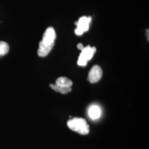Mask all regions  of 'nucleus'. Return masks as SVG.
Instances as JSON below:
<instances>
[{
    "label": "nucleus",
    "instance_id": "nucleus-13",
    "mask_svg": "<svg viewBox=\"0 0 149 149\" xmlns=\"http://www.w3.org/2000/svg\"><path fill=\"white\" fill-rule=\"evenodd\" d=\"M77 47L78 49H79L80 50H81V51L84 49V46L83 45V44H81V43H79V44L77 45Z\"/></svg>",
    "mask_w": 149,
    "mask_h": 149
},
{
    "label": "nucleus",
    "instance_id": "nucleus-11",
    "mask_svg": "<svg viewBox=\"0 0 149 149\" xmlns=\"http://www.w3.org/2000/svg\"><path fill=\"white\" fill-rule=\"evenodd\" d=\"M87 62L88 61L84 58L82 57V56H80L78 58V61H77V64L80 66H85L87 65Z\"/></svg>",
    "mask_w": 149,
    "mask_h": 149
},
{
    "label": "nucleus",
    "instance_id": "nucleus-14",
    "mask_svg": "<svg viewBox=\"0 0 149 149\" xmlns=\"http://www.w3.org/2000/svg\"><path fill=\"white\" fill-rule=\"evenodd\" d=\"M147 37H148V40H149V30H147Z\"/></svg>",
    "mask_w": 149,
    "mask_h": 149
},
{
    "label": "nucleus",
    "instance_id": "nucleus-12",
    "mask_svg": "<svg viewBox=\"0 0 149 149\" xmlns=\"http://www.w3.org/2000/svg\"><path fill=\"white\" fill-rule=\"evenodd\" d=\"M74 32H75V34H76L77 35H83V32L81 29H80V28H78V27H77V28L75 29V30H74Z\"/></svg>",
    "mask_w": 149,
    "mask_h": 149
},
{
    "label": "nucleus",
    "instance_id": "nucleus-7",
    "mask_svg": "<svg viewBox=\"0 0 149 149\" xmlns=\"http://www.w3.org/2000/svg\"><path fill=\"white\" fill-rule=\"evenodd\" d=\"M101 113V110L97 106L94 105L91 107L88 111L89 116L93 119H96L100 117Z\"/></svg>",
    "mask_w": 149,
    "mask_h": 149
},
{
    "label": "nucleus",
    "instance_id": "nucleus-9",
    "mask_svg": "<svg viewBox=\"0 0 149 149\" xmlns=\"http://www.w3.org/2000/svg\"><path fill=\"white\" fill-rule=\"evenodd\" d=\"M50 86L53 90L56 92H60L61 94H65L71 91V87H65L59 86L56 84H50Z\"/></svg>",
    "mask_w": 149,
    "mask_h": 149
},
{
    "label": "nucleus",
    "instance_id": "nucleus-5",
    "mask_svg": "<svg viewBox=\"0 0 149 149\" xmlns=\"http://www.w3.org/2000/svg\"><path fill=\"white\" fill-rule=\"evenodd\" d=\"M96 51V49L95 47H91V46H88L84 47V49L81 51L82 52L80 56L84 58L87 61H88L93 58Z\"/></svg>",
    "mask_w": 149,
    "mask_h": 149
},
{
    "label": "nucleus",
    "instance_id": "nucleus-2",
    "mask_svg": "<svg viewBox=\"0 0 149 149\" xmlns=\"http://www.w3.org/2000/svg\"><path fill=\"white\" fill-rule=\"evenodd\" d=\"M102 75V70L100 67L95 65L91 68L88 74V79L91 83H95L100 80Z\"/></svg>",
    "mask_w": 149,
    "mask_h": 149
},
{
    "label": "nucleus",
    "instance_id": "nucleus-1",
    "mask_svg": "<svg viewBox=\"0 0 149 149\" xmlns=\"http://www.w3.org/2000/svg\"><path fill=\"white\" fill-rule=\"evenodd\" d=\"M67 125L70 129L81 135H86L89 133V125L84 118H74L68 121Z\"/></svg>",
    "mask_w": 149,
    "mask_h": 149
},
{
    "label": "nucleus",
    "instance_id": "nucleus-4",
    "mask_svg": "<svg viewBox=\"0 0 149 149\" xmlns=\"http://www.w3.org/2000/svg\"><path fill=\"white\" fill-rule=\"evenodd\" d=\"M92 20L91 17L83 16L79 19L78 21L75 22L77 27L81 29L83 32H86L89 29V24Z\"/></svg>",
    "mask_w": 149,
    "mask_h": 149
},
{
    "label": "nucleus",
    "instance_id": "nucleus-10",
    "mask_svg": "<svg viewBox=\"0 0 149 149\" xmlns=\"http://www.w3.org/2000/svg\"><path fill=\"white\" fill-rule=\"evenodd\" d=\"M9 51V46L7 43L0 41V57L6 54Z\"/></svg>",
    "mask_w": 149,
    "mask_h": 149
},
{
    "label": "nucleus",
    "instance_id": "nucleus-6",
    "mask_svg": "<svg viewBox=\"0 0 149 149\" xmlns=\"http://www.w3.org/2000/svg\"><path fill=\"white\" fill-rule=\"evenodd\" d=\"M54 45H45L41 41L39 44V47L38 50V55L40 57H45L52 50Z\"/></svg>",
    "mask_w": 149,
    "mask_h": 149
},
{
    "label": "nucleus",
    "instance_id": "nucleus-3",
    "mask_svg": "<svg viewBox=\"0 0 149 149\" xmlns=\"http://www.w3.org/2000/svg\"><path fill=\"white\" fill-rule=\"evenodd\" d=\"M56 38L55 31L53 27H49L46 29L43 35L42 42L45 45H54Z\"/></svg>",
    "mask_w": 149,
    "mask_h": 149
},
{
    "label": "nucleus",
    "instance_id": "nucleus-8",
    "mask_svg": "<svg viewBox=\"0 0 149 149\" xmlns=\"http://www.w3.org/2000/svg\"><path fill=\"white\" fill-rule=\"evenodd\" d=\"M56 84L59 86L65 87H71L72 85V81L66 77H59L56 80Z\"/></svg>",
    "mask_w": 149,
    "mask_h": 149
}]
</instances>
